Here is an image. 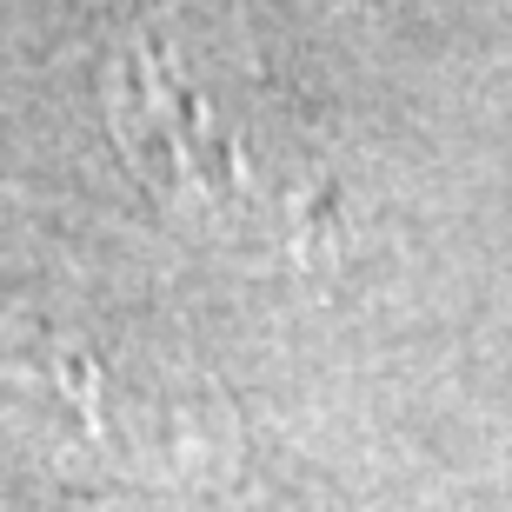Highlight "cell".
<instances>
[{
	"instance_id": "obj_1",
	"label": "cell",
	"mask_w": 512,
	"mask_h": 512,
	"mask_svg": "<svg viewBox=\"0 0 512 512\" xmlns=\"http://www.w3.org/2000/svg\"><path fill=\"white\" fill-rule=\"evenodd\" d=\"M107 107H114V133L127 147V160L173 207H200V213H220V220L253 207L260 173H253L247 147L233 140V127L187 80L180 47L167 40L160 20H147L114 54Z\"/></svg>"
}]
</instances>
